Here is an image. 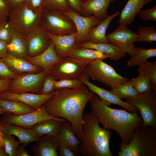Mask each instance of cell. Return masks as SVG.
<instances>
[{
	"label": "cell",
	"instance_id": "ac0fdd59",
	"mask_svg": "<svg viewBox=\"0 0 156 156\" xmlns=\"http://www.w3.org/2000/svg\"><path fill=\"white\" fill-rule=\"evenodd\" d=\"M61 59L57 55L52 41L48 48L41 54L33 57H28L26 60L29 63L39 66L48 73L56 64Z\"/></svg>",
	"mask_w": 156,
	"mask_h": 156
},
{
	"label": "cell",
	"instance_id": "7bdbcfd3",
	"mask_svg": "<svg viewBox=\"0 0 156 156\" xmlns=\"http://www.w3.org/2000/svg\"><path fill=\"white\" fill-rule=\"evenodd\" d=\"M11 9L5 0H0V21L7 20Z\"/></svg>",
	"mask_w": 156,
	"mask_h": 156
},
{
	"label": "cell",
	"instance_id": "6da1fadb",
	"mask_svg": "<svg viewBox=\"0 0 156 156\" xmlns=\"http://www.w3.org/2000/svg\"><path fill=\"white\" fill-rule=\"evenodd\" d=\"M94 94L83 83L74 88L57 90L43 105L51 116L68 121L81 142L83 139L82 129L83 112L88 102Z\"/></svg>",
	"mask_w": 156,
	"mask_h": 156
},
{
	"label": "cell",
	"instance_id": "cb8c5ba5",
	"mask_svg": "<svg viewBox=\"0 0 156 156\" xmlns=\"http://www.w3.org/2000/svg\"><path fill=\"white\" fill-rule=\"evenodd\" d=\"M153 0H128L122 10L118 23L127 25L131 24L136 15L146 4Z\"/></svg>",
	"mask_w": 156,
	"mask_h": 156
},
{
	"label": "cell",
	"instance_id": "7c38bea8",
	"mask_svg": "<svg viewBox=\"0 0 156 156\" xmlns=\"http://www.w3.org/2000/svg\"><path fill=\"white\" fill-rule=\"evenodd\" d=\"M138 34L130 30L127 25L120 24L113 31L106 35V38L111 44L131 56L135 48V40Z\"/></svg>",
	"mask_w": 156,
	"mask_h": 156
},
{
	"label": "cell",
	"instance_id": "8d00e7d4",
	"mask_svg": "<svg viewBox=\"0 0 156 156\" xmlns=\"http://www.w3.org/2000/svg\"><path fill=\"white\" fill-rule=\"evenodd\" d=\"M4 148L8 156H16L18 146L21 142L12 135L3 133Z\"/></svg>",
	"mask_w": 156,
	"mask_h": 156
},
{
	"label": "cell",
	"instance_id": "681fc988",
	"mask_svg": "<svg viewBox=\"0 0 156 156\" xmlns=\"http://www.w3.org/2000/svg\"><path fill=\"white\" fill-rule=\"evenodd\" d=\"M22 144L18 146L16 156H30L29 153L25 149V147L26 146Z\"/></svg>",
	"mask_w": 156,
	"mask_h": 156
},
{
	"label": "cell",
	"instance_id": "5b68a950",
	"mask_svg": "<svg viewBox=\"0 0 156 156\" xmlns=\"http://www.w3.org/2000/svg\"><path fill=\"white\" fill-rule=\"evenodd\" d=\"M42 10H33L26 1L11 9L9 20L14 26L16 31L25 37L32 30L40 27Z\"/></svg>",
	"mask_w": 156,
	"mask_h": 156
},
{
	"label": "cell",
	"instance_id": "7a4b0ae2",
	"mask_svg": "<svg viewBox=\"0 0 156 156\" xmlns=\"http://www.w3.org/2000/svg\"><path fill=\"white\" fill-rule=\"evenodd\" d=\"M92 112L102 127L115 131L119 135L122 144L127 145L132 139L135 128L142 125L141 116L122 109L112 108L105 104L94 94L90 100Z\"/></svg>",
	"mask_w": 156,
	"mask_h": 156
},
{
	"label": "cell",
	"instance_id": "b9f144b4",
	"mask_svg": "<svg viewBox=\"0 0 156 156\" xmlns=\"http://www.w3.org/2000/svg\"><path fill=\"white\" fill-rule=\"evenodd\" d=\"M138 13L143 21H156V6L147 10H140Z\"/></svg>",
	"mask_w": 156,
	"mask_h": 156
},
{
	"label": "cell",
	"instance_id": "9a60e30c",
	"mask_svg": "<svg viewBox=\"0 0 156 156\" xmlns=\"http://www.w3.org/2000/svg\"><path fill=\"white\" fill-rule=\"evenodd\" d=\"M63 13L69 17L75 24L77 33L76 42L79 45L87 41L88 33L90 29L103 21L94 15L85 16L76 13L73 10Z\"/></svg>",
	"mask_w": 156,
	"mask_h": 156
},
{
	"label": "cell",
	"instance_id": "f6af8a7d",
	"mask_svg": "<svg viewBox=\"0 0 156 156\" xmlns=\"http://www.w3.org/2000/svg\"><path fill=\"white\" fill-rule=\"evenodd\" d=\"M72 10L76 13L82 16L81 7L84 2L83 0H67Z\"/></svg>",
	"mask_w": 156,
	"mask_h": 156
},
{
	"label": "cell",
	"instance_id": "ba28073f",
	"mask_svg": "<svg viewBox=\"0 0 156 156\" xmlns=\"http://www.w3.org/2000/svg\"><path fill=\"white\" fill-rule=\"evenodd\" d=\"M136 107L142 119V125L156 128V92L151 89L125 101Z\"/></svg>",
	"mask_w": 156,
	"mask_h": 156
},
{
	"label": "cell",
	"instance_id": "277c9868",
	"mask_svg": "<svg viewBox=\"0 0 156 156\" xmlns=\"http://www.w3.org/2000/svg\"><path fill=\"white\" fill-rule=\"evenodd\" d=\"M118 156H156V128L142 125L136 127L127 145L119 143Z\"/></svg>",
	"mask_w": 156,
	"mask_h": 156
},
{
	"label": "cell",
	"instance_id": "60d3db41",
	"mask_svg": "<svg viewBox=\"0 0 156 156\" xmlns=\"http://www.w3.org/2000/svg\"><path fill=\"white\" fill-rule=\"evenodd\" d=\"M18 75L10 69L2 58H0V79H13Z\"/></svg>",
	"mask_w": 156,
	"mask_h": 156
},
{
	"label": "cell",
	"instance_id": "d4e9b609",
	"mask_svg": "<svg viewBox=\"0 0 156 156\" xmlns=\"http://www.w3.org/2000/svg\"><path fill=\"white\" fill-rule=\"evenodd\" d=\"M120 13L118 11L112 15H109L97 25L92 27L88 33L87 41L94 43H109L106 38V30L112 21Z\"/></svg>",
	"mask_w": 156,
	"mask_h": 156
},
{
	"label": "cell",
	"instance_id": "d590c367",
	"mask_svg": "<svg viewBox=\"0 0 156 156\" xmlns=\"http://www.w3.org/2000/svg\"><path fill=\"white\" fill-rule=\"evenodd\" d=\"M131 84L138 93L141 94L152 89L148 78L143 75H139L135 78L130 79Z\"/></svg>",
	"mask_w": 156,
	"mask_h": 156
},
{
	"label": "cell",
	"instance_id": "83f0119b",
	"mask_svg": "<svg viewBox=\"0 0 156 156\" xmlns=\"http://www.w3.org/2000/svg\"><path fill=\"white\" fill-rule=\"evenodd\" d=\"M7 53L15 57L26 60L28 57L25 37L16 31L8 43Z\"/></svg>",
	"mask_w": 156,
	"mask_h": 156
},
{
	"label": "cell",
	"instance_id": "7402d4cb",
	"mask_svg": "<svg viewBox=\"0 0 156 156\" xmlns=\"http://www.w3.org/2000/svg\"><path fill=\"white\" fill-rule=\"evenodd\" d=\"M32 150L35 156H58V143L54 136L43 135L39 137Z\"/></svg>",
	"mask_w": 156,
	"mask_h": 156
},
{
	"label": "cell",
	"instance_id": "9c48e42d",
	"mask_svg": "<svg viewBox=\"0 0 156 156\" xmlns=\"http://www.w3.org/2000/svg\"><path fill=\"white\" fill-rule=\"evenodd\" d=\"M88 63L70 56L64 57L49 72L56 81L79 79Z\"/></svg>",
	"mask_w": 156,
	"mask_h": 156
},
{
	"label": "cell",
	"instance_id": "484cf974",
	"mask_svg": "<svg viewBox=\"0 0 156 156\" xmlns=\"http://www.w3.org/2000/svg\"><path fill=\"white\" fill-rule=\"evenodd\" d=\"M65 120L60 118L44 120L36 124L30 129L37 137L46 135L55 136L58 133L62 123Z\"/></svg>",
	"mask_w": 156,
	"mask_h": 156
},
{
	"label": "cell",
	"instance_id": "52a82bcc",
	"mask_svg": "<svg viewBox=\"0 0 156 156\" xmlns=\"http://www.w3.org/2000/svg\"><path fill=\"white\" fill-rule=\"evenodd\" d=\"M83 73L96 81L112 89L117 85L123 84L129 79L118 74L111 66L101 59L88 63Z\"/></svg>",
	"mask_w": 156,
	"mask_h": 156
},
{
	"label": "cell",
	"instance_id": "4dcf8cb0",
	"mask_svg": "<svg viewBox=\"0 0 156 156\" xmlns=\"http://www.w3.org/2000/svg\"><path fill=\"white\" fill-rule=\"evenodd\" d=\"M156 56V48L144 49L135 47L132 55L127 61L126 65L127 67L139 66L141 64L146 62L148 58Z\"/></svg>",
	"mask_w": 156,
	"mask_h": 156
},
{
	"label": "cell",
	"instance_id": "db71d44e",
	"mask_svg": "<svg viewBox=\"0 0 156 156\" xmlns=\"http://www.w3.org/2000/svg\"><path fill=\"white\" fill-rule=\"evenodd\" d=\"M5 112V110L0 105V115L3 114Z\"/></svg>",
	"mask_w": 156,
	"mask_h": 156
},
{
	"label": "cell",
	"instance_id": "ab89813d",
	"mask_svg": "<svg viewBox=\"0 0 156 156\" xmlns=\"http://www.w3.org/2000/svg\"><path fill=\"white\" fill-rule=\"evenodd\" d=\"M55 80L50 74L48 73L44 77L42 84L41 94H48L54 92V82Z\"/></svg>",
	"mask_w": 156,
	"mask_h": 156
},
{
	"label": "cell",
	"instance_id": "6f0895ef",
	"mask_svg": "<svg viewBox=\"0 0 156 156\" xmlns=\"http://www.w3.org/2000/svg\"><path fill=\"white\" fill-rule=\"evenodd\" d=\"M83 1H86V0H83Z\"/></svg>",
	"mask_w": 156,
	"mask_h": 156
},
{
	"label": "cell",
	"instance_id": "1f68e13d",
	"mask_svg": "<svg viewBox=\"0 0 156 156\" xmlns=\"http://www.w3.org/2000/svg\"><path fill=\"white\" fill-rule=\"evenodd\" d=\"M138 66L139 75H144L148 78L152 89L156 92V61H147Z\"/></svg>",
	"mask_w": 156,
	"mask_h": 156
},
{
	"label": "cell",
	"instance_id": "8fae6325",
	"mask_svg": "<svg viewBox=\"0 0 156 156\" xmlns=\"http://www.w3.org/2000/svg\"><path fill=\"white\" fill-rule=\"evenodd\" d=\"M59 118L50 115L45 110L43 104L35 111L21 115L5 112L3 114L0 120L3 123L20 126L30 129L34 125L40 122Z\"/></svg>",
	"mask_w": 156,
	"mask_h": 156
},
{
	"label": "cell",
	"instance_id": "f546056e",
	"mask_svg": "<svg viewBox=\"0 0 156 156\" xmlns=\"http://www.w3.org/2000/svg\"><path fill=\"white\" fill-rule=\"evenodd\" d=\"M69 56L84 61L88 63L97 60H103L109 56L99 51L79 47L74 49Z\"/></svg>",
	"mask_w": 156,
	"mask_h": 156
},
{
	"label": "cell",
	"instance_id": "30bf717a",
	"mask_svg": "<svg viewBox=\"0 0 156 156\" xmlns=\"http://www.w3.org/2000/svg\"><path fill=\"white\" fill-rule=\"evenodd\" d=\"M47 74L43 70L36 73H26L18 75L12 79L8 90L14 93L30 92L40 94L44 78Z\"/></svg>",
	"mask_w": 156,
	"mask_h": 156
},
{
	"label": "cell",
	"instance_id": "c3c4849f",
	"mask_svg": "<svg viewBox=\"0 0 156 156\" xmlns=\"http://www.w3.org/2000/svg\"><path fill=\"white\" fill-rule=\"evenodd\" d=\"M12 79H0V93L9 88L10 84Z\"/></svg>",
	"mask_w": 156,
	"mask_h": 156
},
{
	"label": "cell",
	"instance_id": "816d5d0a",
	"mask_svg": "<svg viewBox=\"0 0 156 156\" xmlns=\"http://www.w3.org/2000/svg\"><path fill=\"white\" fill-rule=\"evenodd\" d=\"M3 132L0 129V146L4 147V141L3 138Z\"/></svg>",
	"mask_w": 156,
	"mask_h": 156
},
{
	"label": "cell",
	"instance_id": "f1b7e54d",
	"mask_svg": "<svg viewBox=\"0 0 156 156\" xmlns=\"http://www.w3.org/2000/svg\"><path fill=\"white\" fill-rule=\"evenodd\" d=\"M0 105L5 111L17 115L32 112L36 109L32 107L16 100L0 98Z\"/></svg>",
	"mask_w": 156,
	"mask_h": 156
},
{
	"label": "cell",
	"instance_id": "836d02e7",
	"mask_svg": "<svg viewBox=\"0 0 156 156\" xmlns=\"http://www.w3.org/2000/svg\"><path fill=\"white\" fill-rule=\"evenodd\" d=\"M135 42H147L150 43L156 41V30L153 26L140 27Z\"/></svg>",
	"mask_w": 156,
	"mask_h": 156
},
{
	"label": "cell",
	"instance_id": "4316f807",
	"mask_svg": "<svg viewBox=\"0 0 156 156\" xmlns=\"http://www.w3.org/2000/svg\"><path fill=\"white\" fill-rule=\"evenodd\" d=\"M80 47L95 50L105 53L109 56L111 60L117 61L123 58L125 53L121 49L111 43H94L86 41L79 44Z\"/></svg>",
	"mask_w": 156,
	"mask_h": 156
},
{
	"label": "cell",
	"instance_id": "8992f818",
	"mask_svg": "<svg viewBox=\"0 0 156 156\" xmlns=\"http://www.w3.org/2000/svg\"><path fill=\"white\" fill-rule=\"evenodd\" d=\"M40 27L47 33L57 36L77 32L72 20L64 13L56 11L42 9Z\"/></svg>",
	"mask_w": 156,
	"mask_h": 156
},
{
	"label": "cell",
	"instance_id": "d6986e66",
	"mask_svg": "<svg viewBox=\"0 0 156 156\" xmlns=\"http://www.w3.org/2000/svg\"><path fill=\"white\" fill-rule=\"evenodd\" d=\"M55 138L58 143H62L77 154L79 153L78 145L81 142L76 137L71 124L66 120L62 122Z\"/></svg>",
	"mask_w": 156,
	"mask_h": 156
},
{
	"label": "cell",
	"instance_id": "7dc6e473",
	"mask_svg": "<svg viewBox=\"0 0 156 156\" xmlns=\"http://www.w3.org/2000/svg\"><path fill=\"white\" fill-rule=\"evenodd\" d=\"M8 43L0 40V58H2L7 53Z\"/></svg>",
	"mask_w": 156,
	"mask_h": 156
},
{
	"label": "cell",
	"instance_id": "e575fe53",
	"mask_svg": "<svg viewBox=\"0 0 156 156\" xmlns=\"http://www.w3.org/2000/svg\"><path fill=\"white\" fill-rule=\"evenodd\" d=\"M42 9L62 13L72 10L67 0H44Z\"/></svg>",
	"mask_w": 156,
	"mask_h": 156
},
{
	"label": "cell",
	"instance_id": "2e32d148",
	"mask_svg": "<svg viewBox=\"0 0 156 156\" xmlns=\"http://www.w3.org/2000/svg\"><path fill=\"white\" fill-rule=\"evenodd\" d=\"M57 90L51 93L44 94L30 92L14 93L8 90L0 93V98L20 101L36 109L55 94Z\"/></svg>",
	"mask_w": 156,
	"mask_h": 156
},
{
	"label": "cell",
	"instance_id": "11a10c76",
	"mask_svg": "<svg viewBox=\"0 0 156 156\" xmlns=\"http://www.w3.org/2000/svg\"><path fill=\"white\" fill-rule=\"evenodd\" d=\"M111 3H113L114 2L115 0H110Z\"/></svg>",
	"mask_w": 156,
	"mask_h": 156
},
{
	"label": "cell",
	"instance_id": "d6a6232c",
	"mask_svg": "<svg viewBox=\"0 0 156 156\" xmlns=\"http://www.w3.org/2000/svg\"><path fill=\"white\" fill-rule=\"evenodd\" d=\"M110 91L121 99L131 98L138 95L132 86L130 79L111 89Z\"/></svg>",
	"mask_w": 156,
	"mask_h": 156
},
{
	"label": "cell",
	"instance_id": "5bb4252c",
	"mask_svg": "<svg viewBox=\"0 0 156 156\" xmlns=\"http://www.w3.org/2000/svg\"><path fill=\"white\" fill-rule=\"evenodd\" d=\"M89 76L83 72L79 79L90 90L98 95L100 100L105 104L109 107H110L112 104L117 105L126 109L131 113L138 112L136 107L122 101L110 91L99 87L90 82L89 81Z\"/></svg>",
	"mask_w": 156,
	"mask_h": 156
},
{
	"label": "cell",
	"instance_id": "ee69618b",
	"mask_svg": "<svg viewBox=\"0 0 156 156\" xmlns=\"http://www.w3.org/2000/svg\"><path fill=\"white\" fill-rule=\"evenodd\" d=\"M58 154L60 156H75L77 154L68 147L62 143H58Z\"/></svg>",
	"mask_w": 156,
	"mask_h": 156
},
{
	"label": "cell",
	"instance_id": "f907efd6",
	"mask_svg": "<svg viewBox=\"0 0 156 156\" xmlns=\"http://www.w3.org/2000/svg\"><path fill=\"white\" fill-rule=\"evenodd\" d=\"M11 9L18 6L27 0H5Z\"/></svg>",
	"mask_w": 156,
	"mask_h": 156
},
{
	"label": "cell",
	"instance_id": "9f6ffc18",
	"mask_svg": "<svg viewBox=\"0 0 156 156\" xmlns=\"http://www.w3.org/2000/svg\"><path fill=\"white\" fill-rule=\"evenodd\" d=\"M2 122L0 120V124Z\"/></svg>",
	"mask_w": 156,
	"mask_h": 156
},
{
	"label": "cell",
	"instance_id": "bcb514c9",
	"mask_svg": "<svg viewBox=\"0 0 156 156\" xmlns=\"http://www.w3.org/2000/svg\"><path fill=\"white\" fill-rule=\"evenodd\" d=\"M44 0H27L26 2L28 6L35 11L42 10Z\"/></svg>",
	"mask_w": 156,
	"mask_h": 156
},
{
	"label": "cell",
	"instance_id": "f35d334b",
	"mask_svg": "<svg viewBox=\"0 0 156 156\" xmlns=\"http://www.w3.org/2000/svg\"><path fill=\"white\" fill-rule=\"evenodd\" d=\"M83 84L79 79L55 80L54 82V88L55 90L64 88H74L80 86Z\"/></svg>",
	"mask_w": 156,
	"mask_h": 156
},
{
	"label": "cell",
	"instance_id": "603a6c76",
	"mask_svg": "<svg viewBox=\"0 0 156 156\" xmlns=\"http://www.w3.org/2000/svg\"><path fill=\"white\" fill-rule=\"evenodd\" d=\"M0 129L4 133L15 135L22 144L26 146L31 142H36L39 137L36 136L30 129L16 125L2 122Z\"/></svg>",
	"mask_w": 156,
	"mask_h": 156
},
{
	"label": "cell",
	"instance_id": "44dd1931",
	"mask_svg": "<svg viewBox=\"0 0 156 156\" xmlns=\"http://www.w3.org/2000/svg\"><path fill=\"white\" fill-rule=\"evenodd\" d=\"M111 3L110 0H86L81 7L82 16L94 15L103 20L109 16L107 9Z\"/></svg>",
	"mask_w": 156,
	"mask_h": 156
},
{
	"label": "cell",
	"instance_id": "f5cc1de1",
	"mask_svg": "<svg viewBox=\"0 0 156 156\" xmlns=\"http://www.w3.org/2000/svg\"><path fill=\"white\" fill-rule=\"evenodd\" d=\"M0 156H8L5 151L4 147L0 146Z\"/></svg>",
	"mask_w": 156,
	"mask_h": 156
},
{
	"label": "cell",
	"instance_id": "ffe728a7",
	"mask_svg": "<svg viewBox=\"0 0 156 156\" xmlns=\"http://www.w3.org/2000/svg\"><path fill=\"white\" fill-rule=\"evenodd\" d=\"M2 59L10 69L18 75L26 73H36L44 70L27 60L17 58L8 53Z\"/></svg>",
	"mask_w": 156,
	"mask_h": 156
},
{
	"label": "cell",
	"instance_id": "74e56055",
	"mask_svg": "<svg viewBox=\"0 0 156 156\" xmlns=\"http://www.w3.org/2000/svg\"><path fill=\"white\" fill-rule=\"evenodd\" d=\"M16 31L14 26L10 21H0V40L8 43Z\"/></svg>",
	"mask_w": 156,
	"mask_h": 156
},
{
	"label": "cell",
	"instance_id": "4fadbf2b",
	"mask_svg": "<svg viewBox=\"0 0 156 156\" xmlns=\"http://www.w3.org/2000/svg\"><path fill=\"white\" fill-rule=\"evenodd\" d=\"M28 57L37 56L48 47L51 40L48 33L40 27H38L25 37Z\"/></svg>",
	"mask_w": 156,
	"mask_h": 156
},
{
	"label": "cell",
	"instance_id": "3957f363",
	"mask_svg": "<svg viewBox=\"0 0 156 156\" xmlns=\"http://www.w3.org/2000/svg\"><path fill=\"white\" fill-rule=\"evenodd\" d=\"M83 139L78 145L79 153L85 156H112L109 145L110 130L101 127L92 112L83 114Z\"/></svg>",
	"mask_w": 156,
	"mask_h": 156
},
{
	"label": "cell",
	"instance_id": "e0dca14e",
	"mask_svg": "<svg viewBox=\"0 0 156 156\" xmlns=\"http://www.w3.org/2000/svg\"><path fill=\"white\" fill-rule=\"evenodd\" d=\"M48 34L54 44L57 55L61 59L69 56L73 51L79 47L76 42L77 32L62 36Z\"/></svg>",
	"mask_w": 156,
	"mask_h": 156
}]
</instances>
